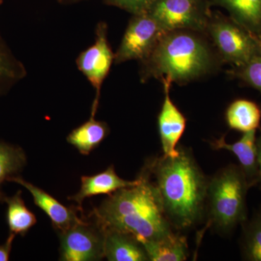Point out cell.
Segmentation results:
<instances>
[{"mask_svg":"<svg viewBox=\"0 0 261 261\" xmlns=\"http://www.w3.org/2000/svg\"><path fill=\"white\" fill-rule=\"evenodd\" d=\"M222 63L205 33L176 29L163 33L149 56L140 61L142 82L158 79L187 84L210 74Z\"/></svg>","mask_w":261,"mask_h":261,"instance_id":"cell-1","label":"cell"},{"mask_svg":"<svg viewBox=\"0 0 261 261\" xmlns=\"http://www.w3.org/2000/svg\"><path fill=\"white\" fill-rule=\"evenodd\" d=\"M135 186L111 194L96 209L97 223L102 229L119 230L140 241L159 240L173 233L157 188L147 172Z\"/></svg>","mask_w":261,"mask_h":261,"instance_id":"cell-2","label":"cell"},{"mask_svg":"<svg viewBox=\"0 0 261 261\" xmlns=\"http://www.w3.org/2000/svg\"><path fill=\"white\" fill-rule=\"evenodd\" d=\"M175 158L162 157L149 165L161 202L171 225L185 229L197 224L207 200L209 181L191 154L184 149Z\"/></svg>","mask_w":261,"mask_h":261,"instance_id":"cell-3","label":"cell"},{"mask_svg":"<svg viewBox=\"0 0 261 261\" xmlns=\"http://www.w3.org/2000/svg\"><path fill=\"white\" fill-rule=\"evenodd\" d=\"M252 186L240 166L231 165L216 173L209 181L207 195L215 227L226 232L245 222L247 194Z\"/></svg>","mask_w":261,"mask_h":261,"instance_id":"cell-4","label":"cell"},{"mask_svg":"<svg viewBox=\"0 0 261 261\" xmlns=\"http://www.w3.org/2000/svg\"><path fill=\"white\" fill-rule=\"evenodd\" d=\"M206 34L222 63L241 66L261 55V43L256 38L219 11L211 13Z\"/></svg>","mask_w":261,"mask_h":261,"instance_id":"cell-5","label":"cell"},{"mask_svg":"<svg viewBox=\"0 0 261 261\" xmlns=\"http://www.w3.org/2000/svg\"><path fill=\"white\" fill-rule=\"evenodd\" d=\"M211 6L210 0H155L147 13L164 32L189 29L206 34Z\"/></svg>","mask_w":261,"mask_h":261,"instance_id":"cell-6","label":"cell"},{"mask_svg":"<svg viewBox=\"0 0 261 261\" xmlns=\"http://www.w3.org/2000/svg\"><path fill=\"white\" fill-rule=\"evenodd\" d=\"M164 32L148 13L134 15L115 54V63L143 61L153 50Z\"/></svg>","mask_w":261,"mask_h":261,"instance_id":"cell-7","label":"cell"},{"mask_svg":"<svg viewBox=\"0 0 261 261\" xmlns=\"http://www.w3.org/2000/svg\"><path fill=\"white\" fill-rule=\"evenodd\" d=\"M104 230L82 221L61 233V260L91 261L104 256Z\"/></svg>","mask_w":261,"mask_h":261,"instance_id":"cell-8","label":"cell"},{"mask_svg":"<svg viewBox=\"0 0 261 261\" xmlns=\"http://www.w3.org/2000/svg\"><path fill=\"white\" fill-rule=\"evenodd\" d=\"M107 25L99 23L96 29L95 42L82 51L76 60L79 69L95 89L96 97L92 105L91 116H95L99 106V95L103 82L109 73L114 56L108 41Z\"/></svg>","mask_w":261,"mask_h":261,"instance_id":"cell-9","label":"cell"},{"mask_svg":"<svg viewBox=\"0 0 261 261\" xmlns=\"http://www.w3.org/2000/svg\"><path fill=\"white\" fill-rule=\"evenodd\" d=\"M165 98L159 116V128L165 157L175 158L179 151L177 145L186 128L187 120L170 97L171 83L163 81Z\"/></svg>","mask_w":261,"mask_h":261,"instance_id":"cell-10","label":"cell"},{"mask_svg":"<svg viewBox=\"0 0 261 261\" xmlns=\"http://www.w3.org/2000/svg\"><path fill=\"white\" fill-rule=\"evenodd\" d=\"M7 181L22 185L30 192L35 205L47 215L54 227L58 229L60 233L64 232L73 225L83 221L77 216L74 211L65 207L47 192L34 186L23 178L18 176H12L8 178Z\"/></svg>","mask_w":261,"mask_h":261,"instance_id":"cell-11","label":"cell"},{"mask_svg":"<svg viewBox=\"0 0 261 261\" xmlns=\"http://www.w3.org/2000/svg\"><path fill=\"white\" fill-rule=\"evenodd\" d=\"M256 140V130H253L244 133L241 139L233 144L226 143L223 136L211 142V147L214 149H226L235 154L247 180L254 185L259 181Z\"/></svg>","mask_w":261,"mask_h":261,"instance_id":"cell-12","label":"cell"},{"mask_svg":"<svg viewBox=\"0 0 261 261\" xmlns=\"http://www.w3.org/2000/svg\"><path fill=\"white\" fill-rule=\"evenodd\" d=\"M82 186L76 195L68 197L75 201L82 207L86 198L100 195H111L118 190L126 187L135 186L140 181V178L134 181H127L117 175L114 166H111L106 171L94 176H84L82 178Z\"/></svg>","mask_w":261,"mask_h":261,"instance_id":"cell-13","label":"cell"},{"mask_svg":"<svg viewBox=\"0 0 261 261\" xmlns=\"http://www.w3.org/2000/svg\"><path fill=\"white\" fill-rule=\"evenodd\" d=\"M104 230V256L110 261H147L142 244L130 233L119 230Z\"/></svg>","mask_w":261,"mask_h":261,"instance_id":"cell-14","label":"cell"},{"mask_svg":"<svg viewBox=\"0 0 261 261\" xmlns=\"http://www.w3.org/2000/svg\"><path fill=\"white\" fill-rule=\"evenodd\" d=\"M211 5L225 8L233 21L261 43V0H210Z\"/></svg>","mask_w":261,"mask_h":261,"instance_id":"cell-15","label":"cell"},{"mask_svg":"<svg viewBox=\"0 0 261 261\" xmlns=\"http://www.w3.org/2000/svg\"><path fill=\"white\" fill-rule=\"evenodd\" d=\"M141 243L149 260L183 261L188 257L186 239L174 232L159 240H146Z\"/></svg>","mask_w":261,"mask_h":261,"instance_id":"cell-16","label":"cell"},{"mask_svg":"<svg viewBox=\"0 0 261 261\" xmlns=\"http://www.w3.org/2000/svg\"><path fill=\"white\" fill-rule=\"evenodd\" d=\"M109 134V128L105 122L96 121L91 116L89 121L72 130L67 141L80 151L87 155L100 145Z\"/></svg>","mask_w":261,"mask_h":261,"instance_id":"cell-17","label":"cell"},{"mask_svg":"<svg viewBox=\"0 0 261 261\" xmlns=\"http://www.w3.org/2000/svg\"><path fill=\"white\" fill-rule=\"evenodd\" d=\"M226 120L231 129L243 133L256 130L260 126L261 109L252 101L237 99L226 110Z\"/></svg>","mask_w":261,"mask_h":261,"instance_id":"cell-18","label":"cell"},{"mask_svg":"<svg viewBox=\"0 0 261 261\" xmlns=\"http://www.w3.org/2000/svg\"><path fill=\"white\" fill-rule=\"evenodd\" d=\"M3 201L8 205L6 217L10 233L15 236H25L37 221L35 215L25 205L21 192H17L11 197L5 196Z\"/></svg>","mask_w":261,"mask_h":261,"instance_id":"cell-19","label":"cell"},{"mask_svg":"<svg viewBox=\"0 0 261 261\" xmlns=\"http://www.w3.org/2000/svg\"><path fill=\"white\" fill-rule=\"evenodd\" d=\"M27 70L0 37V95L23 80Z\"/></svg>","mask_w":261,"mask_h":261,"instance_id":"cell-20","label":"cell"},{"mask_svg":"<svg viewBox=\"0 0 261 261\" xmlns=\"http://www.w3.org/2000/svg\"><path fill=\"white\" fill-rule=\"evenodd\" d=\"M27 158L20 147L0 142V189L3 182L22 171ZM5 195L0 190V201Z\"/></svg>","mask_w":261,"mask_h":261,"instance_id":"cell-21","label":"cell"},{"mask_svg":"<svg viewBox=\"0 0 261 261\" xmlns=\"http://www.w3.org/2000/svg\"><path fill=\"white\" fill-rule=\"evenodd\" d=\"M243 252L246 260L261 261V208L244 230Z\"/></svg>","mask_w":261,"mask_h":261,"instance_id":"cell-22","label":"cell"},{"mask_svg":"<svg viewBox=\"0 0 261 261\" xmlns=\"http://www.w3.org/2000/svg\"><path fill=\"white\" fill-rule=\"evenodd\" d=\"M229 73L261 93V55L245 65L233 67Z\"/></svg>","mask_w":261,"mask_h":261,"instance_id":"cell-23","label":"cell"},{"mask_svg":"<svg viewBox=\"0 0 261 261\" xmlns=\"http://www.w3.org/2000/svg\"><path fill=\"white\" fill-rule=\"evenodd\" d=\"M106 4L117 7L134 15L147 13L155 0H103Z\"/></svg>","mask_w":261,"mask_h":261,"instance_id":"cell-24","label":"cell"},{"mask_svg":"<svg viewBox=\"0 0 261 261\" xmlns=\"http://www.w3.org/2000/svg\"><path fill=\"white\" fill-rule=\"evenodd\" d=\"M15 237V234L10 233L6 242L3 245H0V261L9 260L12 245H13Z\"/></svg>","mask_w":261,"mask_h":261,"instance_id":"cell-25","label":"cell"},{"mask_svg":"<svg viewBox=\"0 0 261 261\" xmlns=\"http://www.w3.org/2000/svg\"><path fill=\"white\" fill-rule=\"evenodd\" d=\"M256 144L257 152V163H258L259 181H261V129L260 135H259V137L257 138Z\"/></svg>","mask_w":261,"mask_h":261,"instance_id":"cell-26","label":"cell"},{"mask_svg":"<svg viewBox=\"0 0 261 261\" xmlns=\"http://www.w3.org/2000/svg\"><path fill=\"white\" fill-rule=\"evenodd\" d=\"M58 3H61V4H70V3H77L79 1H82V0H58Z\"/></svg>","mask_w":261,"mask_h":261,"instance_id":"cell-27","label":"cell"},{"mask_svg":"<svg viewBox=\"0 0 261 261\" xmlns=\"http://www.w3.org/2000/svg\"><path fill=\"white\" fill-rule=\"evenodd\" d=\"M2 3H3V0H0V4H1Z\"/></svg>","mask_w":261,"mask_h":261,"instance_id":"cell-28","label":"cell"}]
</instances>
